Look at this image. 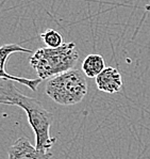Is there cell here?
Returning <instances> with one entry per match:
<instances>
[{"label":"cell","instance_id":"6da1fadb","mask_svg":"<svg viewBox=\"0 0 150 159\" xmlns=\"http://www.w3.org/2000/svg\"><path fill=\"white\" fill-rule=\"evenodd\" d=\"M0 104L17 106L24 109L35 134V148L37 150L48 152L52 148L57 141V139L50 136L53 116L43 107L40 101L24 95L12 81H3L0 84Z\"/></svg>","mask_w":150,"mask_h":159},{"label":"cell","instance_id":"7a4b0ae2","mask_svg":"<svg viewBox=\"0 0 150 159\" xmlns=\"http://www.w3.org/2000/svg\"><path fill=\"white\" fill-rule=\"evenodd\" d=\"M79 60V52L74 42L64 43L58 48L42 47L30 57V65L42 80L74 70Z\"/></svg>","mask_w":150,"mask_h":159},{"label":"cell","instance_id":"3957f363","mask_svg":"<svg viewBox=\"0 0 150 159\" xmlns=\"http://www.w3.org/2000/svg\"><path fill=\"white\" fill-rule=\"evenodd\" d=\"M45 93L57 104L72 106L86 96L88 82L81 70L74 68L48 79Z\"/></svg>","mask_w":150,"mask_h":159},{"label":"cell","instance_id":"277c9868","mask_svg":"<svg viewBox=\"0 0 150 159\" xmlns=\"http://www.w3.org/2000/svg\"><path fill=\"white\" fill-rule=\"evenodd\" d=\"M15 52H26V53H31L32 50L28 49V48L23 47L19 44H4L0 47V79H2L3 81H15L18 84L26 85L30 90H32L33 92L36 91L38 84L43 81L41 78H23L19 76L15 75H10L6 73V60L12 53Z\"/></svg>","mask_w":150,"mask_h":159},{"label":"cell","instance_id":"5b68a950","mask_svg":"<svg viewBox=\"0 0 150 159\" xmlns=\"http://www.w3.org/2000/svg\"><path fill=\"white\" fill-rule=\"evenodd\" d=\"M9 159H50L52 153L40 151L26 137L17 139L9 148Z\"/></svg>","mask_w":150,"mask_h":159},{"label":"cell","instance_id":"8992f818","mask_svg":"<svg viewBox=\"0 0 150 159\" xmlns=\"http://www.w3.org/2000/svg\"><path fill=\"white\" fill-rule=\"evenodd\" d=\"M96 79L97 89L108 94H116L122 89V78L116 67L108 66L99 74Z\"/></svg>","mask_w":150,"mask_h":159},{"label":"cell","instance_id":"52a82bcc","mask_svg":"<svg viewBox=\"0 0 150 159\" xmlns=\"http://www.w3.org/2000/svg\"><path fill=\"white\" fill-rule=\"evenodd\" d=\"M105 67V59L98 53L86 56L82 62V72L88 78H96Z\"/></svg>","mask_w":150,"mask_h":159},{"label":"cell","instance_id":"ba28073f","mask_svg":"<svg viewBox=\"0 0 150 159\" xmlns=\"http://www.w3.org/2000/svg\"><path fill=\"white\" fill-rule=\"evenodd\" d=\"M41 39L45 43L46 47L49 48H58L64 44L62 34L53 29H47L43 33H41Z\"/></svg>","mask_w":150,"mask_h":159}]
</instances>
